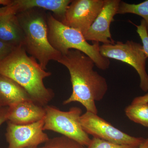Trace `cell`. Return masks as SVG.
I'll return each instance as SVG.
<instances>
[{
	"label": "cell",
	"instance_id": "4316f807",
	"mask_svg": "<svg viewBox=\"0 0 148 148\" xmlns=\"http://www.w3.org/2000/svg\"></svg>",
	"mask_w": 148,
	"mask_h": 148
},
{
	"label": "cell",
	"instance_id": "ba28073f",
	"mask_svg": "<svg viewBox=\"0 0 148 148\" xmlns=\"http://www.w3.org/2000/svg\"><path fill=\"white\" fill-rule=\"evenodd\" d=\"M104 3V0L72 1L61 21L84 34L96 19Z\"/></svg>",
	"mask_w": 148,
	"mask_h": 148
},
{
	"label": "cell",
	"instance_id": "ac0fdd59",
	"mask_svg": "<svg viewBox=\"0 0 148 148\" xmlns=\"http://www.w3.org/2000/svg\"><path fill=\"white\" fill-rule=\"evenodd\" d=\"M139 147L132 145H125L114 144L99 139L93 138L86 148H138Z\"/></svg>",
	"mask_w": 148,
	"mask_h": 148
},
{
	"label": "cell",
	"instance_id": "ffe728a7",
	"mask_svg": "<svg viewBox=\"0 0 148 148\" xmlns=\"http://www.w3.org/2000/svg\"><path fill=\"white\" fill-rule=\"evenodd\" d=\"M16 47L0 40V61L6 58Z\"/></svg>",
	"mask_w": 148,
	"mask_h": 148
},
{
	"label": "cell",
	"instance_id": "8992f818",
	"mask_svg": "<svg viewBox=\"0 0 148 148\" xmlns=\"http://www.w3.org/2000/svg\"><path fill=\"white\" fill-rule=\"evenodd\" d=\"M101 55L126 63L137 72L140 79V87L143 91L148 90V75L146 72V57L143 45L139 43L128 40L126 42L117 41L114 44L100 45Z\"/></svg>",
	"mask_w": 148,
	"mask_h": 148
},
{
	"label": "cell",
	"instance_id": "7c38bea8",
	"mask_svg": "<svg viewBox=\"0 0 148 148\" xmlns=\"http://www.w3.org/2000/svg\"><path fill=\"white\" fill-rule=\"evenodd\" d=\"M72 0H12L11 4L15 14L37 8L52 12L60 21L64 18L68 7Z\"/></svg>",
	"mask_w": 148,
	"mask_h": 148
},
{
	"label": "cell",
	"instance_id": "52a82bcc",
	"mask_svg": "<svg viewBox=\"0 0 148 148\" xmlns=\"http://www.w3.org/2000/svg\"><path fill=\"white\" fill-rule=\"evenodd\" d=\"M84 130L88 135L114 144L139 147L145 140L142 137L130 136L114 127L97 114L86 112L80 117Z\"/></svg>",
	"mask_w": 148,
	"mask_h": 148
},
{
	"label": "cell",
	"instance_id": "e0dca14e",
	"mask_svg": "<svg viewBox=\"0 0 148 148\" xmlns=\"http://www.w3.org/2000/svg\"><path fill=\"white\" fill-rule=\"evenodd\" d=\"M45 144L44 146L48 148H86L76 141L64 136L49 139Z\"/></svg>",
	"mask_w": 148,
	"mask_h": 148
},
{
	"label": "cell",
	"instance_id": "d4e9b609",
	"mask_svg": "<svg viewBox=\"0 0 148 148\" xmlns=\"http://www.w3.org/2000/svg\"><path fill=\"white\" fill-rule=\"evenodd\" d=\"M138 148H148V138L146 139L145 142Z\"/></svg>",
	"mask_w": 148,
	"mask_h": 148
},
{
	"label": "cell",
	"instance_id": "9a60e30c",
	"mask_svg": "<svg viewBox=\"0 0 148 148\" xmlns=\"http://www.w3.org/2000/svg\"><path fill=\"white\" fill-rule=\"evenodd\" d=\"M125 112L131 121L148 127V103L131 104L125 108Z\"/></svg>",
	"mask_w": 148,
	"mask_h": 148
},
{
	"label": "cell",
	"instance_id": "9c48e42d",
	"mask_svg": "<svg viewBox=\"0 0 148 148\" xmlns=\"http://www.w3.org/2000/svg\"><path fill=\"white\" fill-rule=\"evenodd\" d=\"M5 138L8 148H25L38 146L49 140L43 130L44 119L28 125H16L8 121Z\"/></svg>",
	"mask_w": 148,
	"mask_h": 148
},
{
	"label": "cell",
	"instance_id": "3957f363",
	"mask_svg": "<svg viewBox=\"0 0 148 148\" xmlns=\"http://www.w3.org/2000/svg\"><path fill=\"white\" fill-rule=\"evenodd\" d=\"M43 10L32 9L16 15L24 34V49L46 70L49 61H58L62 54L51 45L49 40L47 14Z\"/></svg>",
	"mask_w": 148,
	"mask_h": 148
},
{
	"label": "cell",
	"instance_id": "44dd1931",
	"mask_svg": "<svg viewBox=\"0 0 148 148\" xmlns=\"http://www.w3.org/2000/svg\"><path fill=\"white\" fill-rule=\"evenodd\" d=\"M8 107L0 108V126L5 122L8 121Z\"/></svg>",
	"mask_w": 148,
	"mask_h": 148
},
{
	"label": "cell",
	"instance_id": "7a4b0ae2",
	"mask_svg": "<svg viewBox=\"0 0 148 148\" xmlns=\"http://www.w3.org/2000/svg\"><path fill=\"white\" fill-rule=\"evenodd\" d=\"M0 75L13 80L27 90L34 102L45 107L54 97L53 91L46 87L44 79L51 75L35 58L29 56L23 45L0 61Z\"/></svg>",
	"mask_w": 148,
	"mask_h": 148
},
{
	"label": "cell",
	"instance_id": "603a6c76",
	"mask_svg": "<svg viewBox=\"0 0 148 148\" xmlns=\"http://www.w3.org/2000/svg\"><path fill=\"white\" fill-rule=\"evenodd\" d=\"M10 5L8 6H3L0 8V16L6 12H8L11 9V6Z\"/></svg>",
	"mask_w": 148,
	"mask_h": 148
},
{
	"label": "cell",
	"instance_id": "8fae6325",
	"mask_svg": "<svg viewBox=\"0 0 148 148\" xmlns=\"http://www.w3.org/2000/svg\"><path fill=\"white\" fill-rule=\"evenodd\" d=\"M45 107L27 101L8 107V121L16 125L32 124L45 118Z\"/></svg>",
	"mask_w": 148,
	"mask_h": 148
},
{
	"label": "cell",
	"instance_id": "5b68a950",
	"mask_svg": "<svg viewBox=\"0 0 148 148\" xmlns=\"http://www.w3.org/2000/svg\"><path fill=\"white\" fill-rule=\"evenodd\" d=\"M45 109L44 130L58 132L85 147L88 146L91 139L83 129L81 124V109L78 107H72L65 112L48 105Z\"/></svg>",
	"mask_w": 148,
	"mask_h": 148
},
{
	"label": "cell",
	"instance_id": "5bb4252c",
	"mask_svg": "<svg viewBox=\"0 0 148 148\" xmlns=\"http://www.w3.org/2000/svg\"><path fill=\"white\" fill-rule=\"evenodd\" d=\"M27 101L33 100L24 88L8 77L0 75V108Z\"/></svg>",
	"mask_w": 148,
	"mask_h": 148
},
{
	"label": "cell",
	"instance_id": "484cf974",
	"mask_svg": "<svg viewBox=\"0 0 148 148\" xmlns=\"http://www.w3.org/2000/svg\"><path fill=\"white\" fill-rule=\"evenodd\" d=\"M25 148H48L45 146L43 147H39L38 146H31V147H27Z\"/></svg>",
	"mask_w": 148,
	"mask_h": 148
},
{
	"label": "cell",
	"instance_id": "cb8c5ba5",
	"mask_svg": "<svg viewBox=\"0 0 148 148\" xmlns=\"http://www.w3.org/2000/svg\"><path fill=\"white\" fill-rule=\"evenodd\" d=\"M12 2V0H0V5L4 6L10 5Z\"/></svg>",
	"mask_w": 148,
	"mask_h": 148
},
{
	"label": "cell",
	"instance_id": "7402d4cb",
	"mask_svg": "<svg viewBox=\"0 0 148 148\" xmlns=\"http://www.w3.org/2000/svg\"><path fill=\"white\" fill-rule=\"evenodd\" d=\"M145 103H148V93L143 96L136 97L133 99L131 104H141Z\"/></svg>",
	"mask_w": 148,
	"mask_h": 148
},
{
	"label": "cell",
	"instance_id": "6da1fadb",
	"mask_svg": "<svg viewBox=\"0 0 148 148\" xmlns=\"http://www.w3.org/2000/svg\"><path fill=\"white\" fill-rule=\"evenodd\" d=\"M57 62L69 70L73 91L63 105L78 102L86 112L98 114L95 101L102 100L108 90L105 78L94 70V62L79 51L71 49L62 55Z\"/></svg>",
	"mask_w": 148,
	"mask_h": 148
},
{
	"label": "cell",
	"instance_id": "4fadbf2b",
	"mask_svg": "<svg viewBox=\"0 0 148 148\" xmlns=\"http://www.w3.org/2000/svg\"><path fill=\"white\" fill-rule=\"evenodd\" d=\"M0 40L15 47L23 45L24 34L12 6L8 12L0 16Z\"/></svg>",
	"mask_w": 148,
	"mask_h": 148
},
{
	"label": "cell",
	"instance_id": "d6986e66",
	"mask_svg": "<svg viewBox=\"0 0 148 148\" xmlns=\"http://www.w3.org/2000/svg\"><path fill=\"white\" fill-rule=\"evenodd\" d=\"M137 27V32L140 37L143 43L144 53L146 57L148 58V32L145 20L142 19L140 25L134 24Z\"/></svg>",
	"mask_w": 148,
	"mask_h": 148
},
{
	"label": "cell",
	"instance_id": "2e32d148",
	"mask_svg": "<svg viewBox=\"0 0 148 148\" xmlns=\"http://www.w3.org/2000/svg\"><path fill=\"white\" fill-rule=\"evenodd\" d=\"M132 13L143 17L148 32V0L138 4H129L121 1L117 14Z\"/></svg>",
	"mask_w": 148,
	"mask_h": 148
},
{
	"label": "cell",
	"instance_id": "30bf717a",
	"mask_svg": "<svg viewBox=\"0 0 148 148\" xmlns=\"http://www.w3.org/2000/svg\"><path fill=\"white\" fill-rule=\"evenodd\" d=\"M120 0H104L101 11L93 23L84 34L85 38L93 42L103 43V44H114L110 31L111 23L117 14Z\"/></svg>",
	"mask_w": 148,
	"mask_h": 148
},
{
	"label": "cell",
	"instance_id": "277c9868",
	"mask_svg": "<svg viewBox=\"0 0 148 148\" xmlns=\"http://www.w3.org/2000/svg\"><path fill=\"white\" fill-rule=\"evenodd\" d=\"M47 16L49 40L55 49L62 55L71 49L79 51L91 58L98 69H109L110 62L108 58L101 55L99 42L90 45L78 30L64 25L50 12Z\"/></svg>",
	"mask_w": 148,
	"mask_h": 148
}]
</instances>
